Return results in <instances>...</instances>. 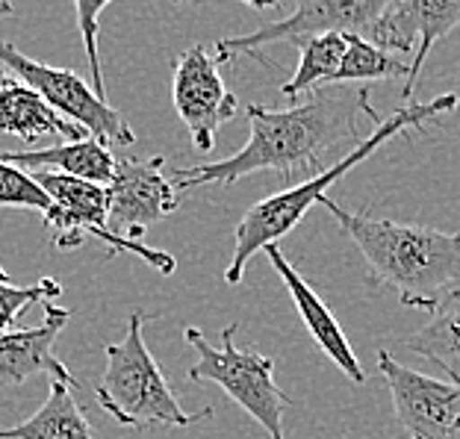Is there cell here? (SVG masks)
<instances>
[{
    "instance_id": "obj_17",
    "label": "cell",
    "mask_w": 460,
    "mask_h": 439,
    "mask_svg": "<svg viewBox=\"0 0 460 439\" xmlns=\"http://www.w3.org/2000/svg\"><path fill=\"white\" fill-rule=\"evenodd\" d=\"M428 312V325L407 337L404 345L440 365L448 381H460V289H448Z\"/></svg>"
},
{
    "instance_id": "obj_8",
    "label": "cell",
    "mask_w": 460,
    "mask_h": 439,
    "mask_svg": "<svg viewBox=\"0 0 460 439\" xmlns=\"http://www.w3.org/2000/svg\"><path fill=\"white\" fill-rule=\"evenodd\" d=\"M384 0H305L296 6V13L284 21H271V24L257 27L254 33L218 39L213 45V59L225 66L239 54H257L275 41H292V45H305V41L328 33L340 36H366L372 27L375 15L381 13Z\"/></svg>"
},
{
    "instance_id": "obj_20",
    "label": "cell",
    "mask_w": 460,
    "mask_h": 439,
    "mask_svg": "<svg viewBox=\"0 0 460 439\" xmlns=\"http://www.w3.org/2000/svg\"><path fill=\"white\" fill-rule=\"evenodd\" d=\"M349 48H345L342 66L333 77L331 86H345V83H360V86H369L375 80H399L411 75V62H404L402 57L386 54V50L375 48L372 41H366L360 36H345Z\"/></svg>"
},
{
    "instance_id": "obj_9",
    "label": "cell",
    "mask_w": 460,
    "mask_h": 439,
    "mask_svg": "<svg viewBox=\"0 0 460 439\" xmlns=\"http://www.w3.org/2000/svg\"><path fill=\"white\" fill-rule=\"evenodd\" d=\"M181 192L165 174L163 156H115V174L107 186V230L112 236L142 242L145 230L172 215Z\"/></svg>"
},
{
    "instance_id": "obj_4",
    "label": "cell",
    "mask_w": 460,
    "mask_h": 439,
    "mask_svg": "<svg viewBox=\"0 0 460 439\" xmlns=\"http://www.w3.org/2000/svg\"><path fill=\"white\" fill-rule=\"evenodd\" d=\"M145 319H148L145 312H133L128 319L124 339L107 345V369H103V378L95 386L98 404L124 427H186L210 419V407L198 413H186L177 401L160 363L154 360V354L145 345Z\"/></svg>"
},
{
    "instance_id": "obj_3",
    "label": "cell",
    "mask_w": 460,
    "mask_h": 439,
    "mask_svg": "<svg viewBox=\"0 0 460 439\" xmlns=\"http://www.w3.org/2000/svg\"><path fill=\"white\" fill-rule=\"evenodd\" d=\"M455 107H457L455 92H448V95L434 98L428 103H407V107L395 110L390 119H381L378 124H375V133L369 136V139L354 145V148L349 151V156H342V160L333 162L331 169H322V171L313 174L310 180L292 186V189L269 195L260 204L251 206L236 227L234 257H230V266L225 271L227 284H243L248 259H254L257 250H266L269 245H278L280 239H284L289 230L307 215L310 206L325 198V192L340 180L342 174H349L354 165H360L366 156H372L381 145L390 142L393 136L407 133V130H422L425 121H440L443 115L452 112Z\"/></svg>"
},
{
    "instance_id": "obj_24",
    "label": "cell",
    "mask_w": 460,
    "mask_h": 439,
    "mask_svg": "<svg viewBox=\"0 0 460 439\" xmlns=\"http://www.w3.org/2000/svg\"><path fill=\"white\" fill-rule=\"evenodd\" d=\"M75 9H77V27L83 33V45H86L89 68H92V92H95L101 101H107V83H103V71H101V59H98V15L107 9V4H89V0H80Z\"/></svg>"
},
{
    "instance_id": "obj_2",
    "label": "cell",
    "mask_w": 460,
    "mask_h": 439,
    "mask_svg": "<svg viewBox=\"0 0 460 439\" xmlns=\"http://www.w3.org/2000/svg\"><path fill=\"white\" fill-rule=\"evenodd\" d=\"M319 204L360 248L375 284L390 286L404 307L431 310L434 301L460 280V230L446 233L393 218H372L366 213L342 210L328 195Z\"/></svg>"
},
{
    "instance_id": "obj_19",
    "label": "cell",
    "mask_w": 460,
    "mask_h": 439,
    "mask_svg": "<svg viewBox=\"0 0 460 439\" xmlns=\"http://www.w3.org/2000/svg\"><path fill=\"white\" fill-rule=\"evenodd\" d=\"M413 15H416V36H420V45H416L411 75H407L404 89H402L404 101H411L431 48L443 36H448L452 30L460 27V0H413Z\"/></svg>"
},
{
    "instance_id": "obj_14",
    "label": "cell",
    "mask_w": 460,
    "mask_h": 439,
    "mask_svg": "<svg viewBox=\"0 0 460 439\" xmlns=\"http://www.w3.org/2000/svg\"><path fill=\"white\" fill-rule=\"evenodd\" d=\"M0 133L18 136L24 142H36L41 136H62L68 142L89 139L86 130L62 119L27 83L6 75V71H0Z\"/></svg>"
},
{
    "instance_id": "obj_22",
    "label": "cell",
    "mask_w": 460,
    "mask_h": 439,
    "mask_svg": "<svg viewBox=\"0 0 460 439\" xmlns=\"http://www.w3.org/2000/svg\"><path fill=\"white\" fill-rule=\"evenodd\" d=\"M59 295H62L59 280L41 277L33 286H18L15 280L6 275V268L0 266V337L13 330L18 325V319L27 312V307H33L36 301L48 304L50 298H59Z\"/></svg>"
},
{
    "instance_id": "obj_12",
    "label": "cell",
    "mask_w": 460,
    "mask_h": 439,
    "mask_svg": "<svg viewBox=\"0 0 460 439\" xmlns=\"http://www.w3.org/2000/svg\"><path fill=\"white\" fill-rule=\"evenodd\" d=\"M41 310H45V325L41 328L9 330L0 337V383L18 386L36 378V374H50V381H59L68 390H75V386H80V381L54 354V345L59 333L66 330L71 312L54 307L50 301L41 304Z\"/></svg>"
},
{
    "instance_id": "obj_13",
    "label": "cell",
    "mask_w": 460,
    "mask_h": 439,
    "mask_svg": "<svg viewBox=\"0 0 460 439\" xmlns=\"http://www.w3.org/2000/svg\"><path fill=\"white\" fill-rule=\"evenodd\" d=\"M263 254L269 257V263L275 266V271L280 275V280L287 284L289 295H292V304H296L301 321L307 325L310 337L316 339V345L322 351L328 354V357L340 365V369L349 374V378L354 383H363L366 381V372L363 365L358 360V354H354V348L349 345V339H345V333L340 328V321L333 319V312L328 310V304L322 301L316 292H313V286L307 284L305 277L298 275L296 268H292V263L287 259V254L280 250V245H269Z\"/></svg>"
},
{
    "instance_id": "obj_15",
    "label": "cell",
    "mask_w": 460,
    "mask_h": 439,
    "mask_svg": "<svg viewBox=\"0 0 460 439\" xmlns=\"http://www.w3.org/2000/svg\"><path fill=\"white\" fill-rule=\"evenodd\" d=\"M0 162H9L15 169L36 174V171H57L89 180L98 186H110L115 174V156L103 142L83 139V142H59L54 148L41 151H0Z\"/></svg>"
},
{
    "instance_id": "obj_23",
    "label": "cell",
    "mask_w": 460,
    "mask_h": 439,
    "mask_svg": "<svg viewBox=\"0 0 460 439\" xmlns=\"http://www.w3.org/2000/svg\"><path fill=\"white\" fill-rule=\"evenodd\" d=\"M0 206H21V210H36L45 215L54 201L33 180V174L21 171L9 162H0Z\"/></svg>"
},
{
    "instance_id": "obj_18",
    "label": "cell",
    "mask_w": 460,
    "mask_h": 439,
    "mask_svg": "<svg viewBox=\"0 0 460 439\" xmlns=\"http://www.w3.org/2000/svg\"><path fill=\"white\" fill-rule=\"evenodd\" d=\"M345 48L349 41L340 33H328V36H316L305 41L298 50H301V59H298V68L284 83V98H289L296 103L298 95L305 92H316V89H325L337 77V71L342 66V57H345Z\"/></svg>"
},
{
    "instance_id": "obj_7",
    "label": "cell",
    "mask_w": 460,
    "mask_h": 439,
    "mask_svg": "<svg viewBox=\"0 0 460 439\" xmlns=\"http://www.w3.org/2000/svg\"><path fill=\"white\" fill-rule=\"evenodd\" d=\"M0 66L13 71V77L27 83L30 89L41 95L48 107H54L62 119L75 121L77 127L86 130L92 139L110 145H133L136 136L124 121L119 110H112L107 101H101L86 80L71 68L45 66L33 57L21 54L15 45L0 41Z\"/></svg>"
},
{
    "instance_id": "obj_5",
    "label": "cell",
    "mask_w": 460,
    "mask_h": 439,
    "mask_svg": "<svg viewBox=\"0 0 460 439\" xmlns=\"http://www.w3.org/2000/svg\"><path fill=\"white\" fill-rule=\"evenodd\" d=\"M236 325L222 330V345L213 348L204 330L186 328V339L198 351V363L190 369L195 383H216L234 399L243 410L263 425L271 439L284 436V413L289 410V395L275 381V360L263 357L254 348H236Z\"/></svg>"
},
{
    "instance_id": "obj_16",
    "label": "cell",
    "mask_w": 460,
    "mask_h": 439,
    "mask_svg": "<svg viewBox=\"0 0 460 439\" xmlns=\"http://www.w3.org/2000/svg\"><path fill=\"white\" fill-rule=\"evenodd\" d=\"M0 439H98L68 386L50 381L48 401L27 422L0 427Z\"/></svg>"
},
{
    "instance_id": "obj_26",
    "label": "cell",
    "mask_w": 460,
    "mask_h": 439,
    "mask_svg": "<svg viewBox=\"0 0 460 439\" xmlns=\"http://www.w3.org/2000/svg\"><path fill=\"white\" fill-rule=\"evenodd\" d=\"M452 383H457V386H460V381H452Z\"/></svg>"
},
{
    "instance_id": "obj_21",
    "label": "cell",
    "mask_w": 460,
    "mask_h": 439,
    "mask_svg": "<svg viewBox=\"0 0 460 439\" xmlns=\"http://www.w3.org/2000/svg\"><path fill=\"white\" fill-rule=\"evenodd\" d=\"M366 41H372L375 48L386 50V54H407L416 50V15H413V0H393V4L381 6V13L375 15L372 27L366 30Z\"/></svg>"
},
{
    "instance_id": "obj_25",
    "label": "cell",
    "mask_w": 460,
    "mask_h": 439,
    "mask_svg": "<svg viewBox=\"0 0 460 439\" xmlns=\"http://www.w3.org/2000/svg\"><path fill=\"white\" fill-rule=\"evenodd\" d=\"M15 9H13V4H6V0H0V18H6V15H13Z\"/></svg>"
},
{
    "instance_id": "obj_6",
    "label": "cell",
    "mask_w": 460,
    "mask_h": 439,
    "mask_svg": "<svg viewBox=\"0 0 460 439\" xmlns=\"http://www.w3.org/2000/svg\"><path fill=\"white\" fill-rule=\"evenodd\" d=\"M33 180L48 192L54 206L41 215L45 224L54 233V245L62 250L80 248L86 239H101L110 250H128L145 259L151 268L163 271V275H174V257L165 250H156L145 242H133V239L112 236L107 230V186L77 180V177L57 174V171H36Z\"/></svg>"
},
{
    "instance_id": "obj_11",
    "label": "cell",
    "mask_w": 460,
    "mask_h": 439,
    "mask_svg": "<svg viewBox=\"0 0 460 439\" xmlns=\"http://www.w3.org/2000/svg\"><path fill=\"white\" fill-rule=\"evenodd\" d=\"M174 110L192 136L198 151L216 148V133L236 115V95L225 86L213 50L204 45H192L174 62L172 80Z\"/></svg>"
},
{
    "instance_id": "obj_1",
    "label": "cell",
    "mask_w": 460,
    "mask_h": 439,
    "mask_svg": "<svg viewBox=\"0 0 460 439\" xmlns=\"http://www.w3.org/2000/svg\"><path fill=\"white\" fill-rule=\"evenodd\" d=\"M369 95V86H325L287 110H266L251 103V136L245 148L210 165L177 169L172 183L177 192H183L210 183H236L254 171H280L284 177L292 171H313L331 148L345 139H358L360 115L378 119Z\"/></svg>"
},
{
    "instance_id": "obj_10",
    "label": "cell",
    "mask_w": 460,
    "mask_h": 439,
    "mask_svg": "<svg viewBox=\"0 0 460 439\" xmlns=\"http://www.w3.org/2000/svg\"><path fill=\"white\" fill-rule=\"evenodd\" d=\"M378 369L390 386L395 416L411 439H460V386L428 378L402 365L393 354H378Z\"/></svg>"
}]
</instances>
